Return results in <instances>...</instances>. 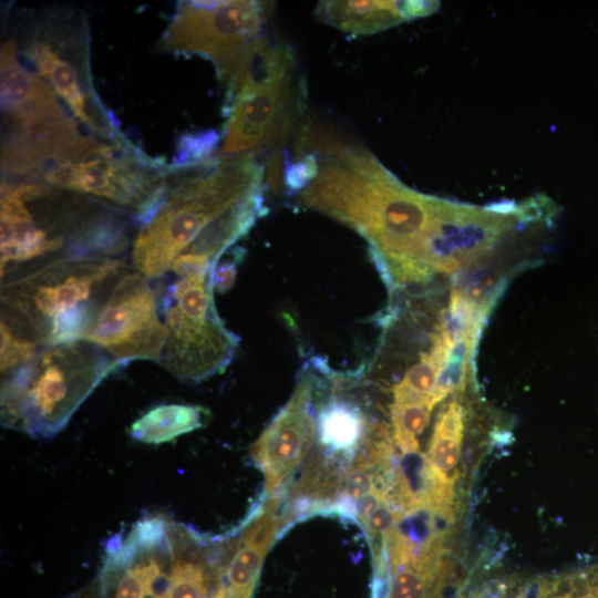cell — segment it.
<instances>
[{
	"label": "cell",
	"instance_id": "3",
	"mask_svg": "<svg viewBox=\"0 0 598 598\" xmlns=\"http://www.w3.org/2000/svg\"><path fill=\"white\" fill-rule=\"evenodd\" d=\"M127 271L115 257H78L9 277L1 286V322L40 348L82 340Z\"/></svg>",
	"mask_w": 598,
	"mask_h": 598
},
{
	"label": "cell",
	"instance_id": "20",
	"mask_svg": "<svg viewBox=\"0 0 598 598\" xmlns=\"http://www.w3.org/2000/svg\"><path fill=\"white\" fill-rule=\"evenodd\" d=\"M219 142L215 130L187 133L179 137L172 163V168H179L206 162L212 157Z\"/></svg>",
	"mask_w": 598,
	"mask_h": 598
},
{
	"label": "cell",
	"instance_id": "10",
	"mask_svg": "<svg viewBox=\"0 0 598 598\" xmlns=\"http://www.w3.org/2000/svg\"><path fill=\"white\" fill-rule=\"evenodd\" d=\"M309 359L300 370L287 403L254 443L251 456L265 476V494L270 496L293 474L317 437L312 399L317 385Z\"/></svg>",
	"mask_w": 598,
	"mask_h": 598
},
{
	"label": "cell",
	"instance_id": "23",
	"mask_svg": "<svg viewBox=\"0 0 598 598\" xmlns=\"http://www.w3.org/2000/svg\"><path fill=\"white\" fill-rule=\"evenodd\" d=\"M244 255V249L236 247L227 256H221L213 271L212 281L214 291L224 293L233 286L238 265L243 261Z\"/></svg>",
	"mask_w": 598,
	"mask_h": 598
},
{
	"label": "cell",
	"instance_id": "19",
	"mask_svg": "<svg viewBox=\"0 0 598 598\" xmlns=\"http://www.w3.org/2000/svg\"><path fill=\"white\" fill-rule=\"evenodd\" d=\"M434 406L431 402L391 404V436L402 454L419 452V436L429 425Z\"/></svg>",
	"mask_w": 598,
	"mask_h": 598
},
{
	"label": "cell",
	"instance_id": "16",
	"mask_svg": "<svg viewBox=\"0 0 598 598\" xmlns=\"http://www.w3.org/2000/svg\"><path fill=\"white\" fill-rule=\"evenodd\" d=\"M431 340L429 351L422 353L392 388V404L431 402L436 405L433 394L454 348L445 342L436 330Z\"/></svg>",
	"mask_w": 598,
	"mask_h": 598
},
{
	"label": "cell",
	"instance_id": "8",
	"mask_svg": "<svg viewBox=\"0 0 598 598\" xmlns=\"http://www.w3.org/2000/svg\"><path fill=\"white\" fill-rule=\"evenodd\" d=\"M159 300L148 279L125 272L97 310L83 339L126 363L158 362L167 338Z\"/></svg>",
	"mask_w": 598,
	"mask_h": 598
},
{
	"label": "cell",
	"instance_id": "11",
	"mask_svg": "<svg viewBox=\"0 0 598 598\" xmlns=\"http://www.w3.org/2000/svg\"><path fill=\"white\" fill-rule=\"evenodd\" d=\"M291 80L260 84L236 95L223 111L227 121L218 156L252 154L285 128Z\"/></svg>",
	"mask_w": 598,
	"mask_h": 598
},
{
	"label": "cell",
	"instance_id": "21",
	"mask_svg": "<svg viewBox=\"0 0 598 598\" xmlns=\"http://www.w3.org/2000/svg\"><path fill=\"white\" fill-rule=\"evenodd\" d=\"M1 374L6 375L32 359L41 349L1 322Z\"/></svg>",
	"mask_w": 598,
	"mask_h": 598
},
{
	"label": "cell",
	"instance_id": "14",
	"mask_svg": "<svg viewBox=\"0 0 598 598\" xmlns=\"http://www.w3.org/2000/svg\"><path fill=\"white\" fill-rule=\"evenodd\" d=\"M316 16L353 35L375 33L411 20L405 1H321Z\"/></svg>",
	"mask_w": 598,
	"mask_h": 598
},
{
	"label": "cell",
	"instance_id": "13",
	"mask_svg": "<svg viewBox=\"0 0 598 598\" xmlns=\"http://www.w3.org/2000/svg\"><path fill=\"white\" fill-rule=\"evenodd\" d=\"M293 64V54L288 45L259 34L247 47L227 83L223 111L244 90L292 78Z\"/></svg>",
	"mask_w": 598,
	"mask_h": 598
},
{
	"label": "cell",
	"instance_id": "15",
	"mask_svg": "<svg viewBox=\"0 0 598 598\" xmlns=\"http://www.w3.org/2000/svg\"><path fill=\"white\" fill-rule=\"evenodd\" d=\"M316 425L321 446L348 457L360 448L369 431V423L360 408L336 396L320 406Z\"/></svg>",
	"mask_w": 598,
	"mask_h": 598
},
{
	"label": "cell",
	"instance_id": "9",
	"mask_svg": "<svg viewBox=\"0 0 598 598\" xmlns=\"http://www.w3.org/2000/svg\"><path fill=\"white\" fill-rule=\"evenodd\" d=\"M168 165L130 143L105 155L64 161L43 169L34 179L45 186L90 194L135 212L146 204L165 177Z\"/></svg>",
	"mask_w": 598,
	"mask_h": 598
},
{
	"label": "cell",
	"instance_id": "7",
	"mask_svg": "<svg viewBox=\"0 0 598 598\" xmlns=\"http://www.w3.org/2000/svg\"><path fill=\"white\" fill-rule=\"evenodd\" d=\"M66 21L48 23L43 32H37L27 42L21 54L93 134L113 143L124 142L110 112L93 91L85 24Z\"/></svg>",
	"mask_w": 598,
	"mask_h": 598
},
{
	"label": "cell",
	"instance_id": "4",
	"mask_svg": "<svg viewBox=\"0 0 598 598\" xmlns=\"http://www.w3.org/2000/svg\"><path fill=\"white\" fill-rule=\"evenodd\" d=\"M121 364L86 340L41 348L28 362L2 375V424L32 436L54 435Z\"/></svg>",
	"mask_w": 598,
	"mask_h": 598
},
{
	"label": "cell",
	"instance_id": "12",
	"mask_svg": "<svg viewBox=\"0 0 598 598\" xmlns=\"http://www.w3.org/2000/svg\"><path fill=\"white\" fill-rule=\"evenodd\" d=\"M280 529V515L270 505L245 529L218 586L227 598H252L265 557Z\"/></svg>",
	"mask_w": 598,
	"mask_h": 598
},
{
	"label": "cell",
	"instance_id": "5",
	"mask_svg": "<svg viewBox=\"0 0 598 598\" xmlns=\"http://www.w3.org/2000/svg\"><path fill=\"white\" fill-rule=\"evenodd\" d=\"M176 277L159 298L167 338L158 363L179 380L199 382L226 370L239 339L216 309L213 271Z\"/></svg>",
	"mask_w": 598,
	"mask_h": 598
},
{
	"label": "cell",
	"instance_id": "2",
	"mask_svg": "<svg viewBox=\"0 0 598 598\" xmlns=\"http://www.w3.org/2000/svg\"><path fill=\"white\" fill-rule=\"evenodd\" d=\"M264 188V168L252 154L213 157L168 171L135 216V271L157 279L206 229Z\"/></svg>",
	"mask_w": 598,
	"mask_h": 598
},
{
	"label": "cell",
	"instance_id": "18",
	"mask_svg": "<svg viewBox=\"0 0 598 598\" xmlns=\"http://www.w3.org/2000/svg\"><path fill=\"white\" fill-rule=\"evenodd\" d=\"M207 410L197 405L163 404L147 411L130 427L133 439L148 444L169 442L199 429Z\"/></svg>",
	"mask_w": 598,
	"mask_h": 598
},
{
	"label": "cell",
	"instance_id": "17",
	"mask_svg": "<svg viewBox=\"0 0 598 598\" xmlns=\"http://www.w3.org/2000/svg\"><path fill=\"white\" fill-rule=\"evenodd\" d=\"M465 427V410L457 399L439 413L425 456L433 474L455 481Z\"/></svg>",
	"mask_w": 598,
	"mask_h": 598
},
{
	"label": "cell",
	"instance_id": "6",
	"mask_svg": "<svg viewBox=\"0 0 598 598\" xmlns=\"http://www.w3.org/2000/svg\"><path fill=\"white\" fill-rule=\"evenodd\" d=\"M270 3L252 0L182 1L159 41L165 51L208 59L228 83L259 35Z\"/></svg>",
	"mask_w": 598,
	"mask_h": 598
},
{
	"label": "cell",
	"instance_id": "22",
	"mask_svg": "<svg viewBox=\"0 0 598 598\" xmlns=\"http://www.w3.org/2000/svg\"><path fill=\"white\" fill-rule=\"evenodd\" d=\"M301 155L285 165L283 181L291 194H298L313 181L318 173V158L312 151L299 148Z\"/></svg>",
	"mask_w": 598,
	"mask_h": 598
},
{
	"label": "cell",
	"instance_id": "1",
	"mask_svg": "<svg viewBox=\"0 0 598 598\" xmlns=\"http://www.w3.org/2000/svg\"><path fill=\"white\" fill-rule=\"evenodd\" d=\"M309 150L318 173L296 195L299 206L362 236L389 289L443 274L462 204L409 188L363 146L321 134Z\"/></svg>",
	"mask_w": 598,
	"mask_h": 598
}]
</instances>
